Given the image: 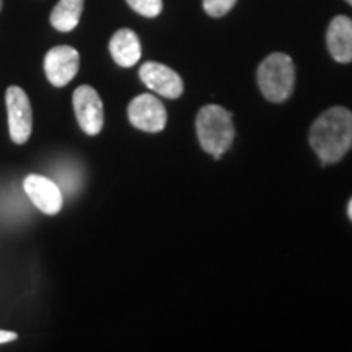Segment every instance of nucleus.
Listing matches in <instances>:
<instances>
[{
  "instance_id": "17",
  "label": "nucleus",
  "mask_w": 352,
  "mask_h": 352,
  "mask_svg": "<svg viewBox=\"0 0 352 352\" xmlns=\"http://www.w3.org/2000/svg\"><path fill=\"white\" fill-rule=\"evenodd\" d=\"M2 7H3V0H0V12H2Z\"/></svg>"
},
{
  "instance_id": "8",
  "label": "nucleus",
  "mask_w": 352,
  "mask_h": 352,
  "mask_svg": "<svg viewBox=\"0 0 352 352\" xmlns=\"http://www.w3.org/2000/svg\"><path fill=\"white\" fill-rule=\"evenodd\" d=\"M139 77L144 85L164 98H179L184 90L182 77L160 63H145L139 70Z\"/></svg>"
},
{
  "instance_id": "9",
  "label": "nucleus",
  "mask_w": 352,
  "mask_h": 352,
  "mask_svg": "<svg viewBox=\"0 0 352 352\" xmlns=\"http://www.w3.org/2000/svg\"><path fill=\"white\" fill-rule=\"evenodd\" d=\"M26 196L46 215H56L63 209V192L52 179L41 175H28L23 182Z\"/></svg>"
},
{
  "instance_id": "3",
  "label": "nucleus",
  "mask_w": 352,
  "mask_h": 352,
  "mask_svg": "<svg viewBox=\"0 0 352 352\" xmlns=\"http://www.w3.org/2000/svg\"><path fill=\"white\" fill-rule=\"evenodd\" d=\"M258 85L264 98L283 103L290 98L296 85V67L292 59L283 52L267 56L258 67Z\"/></svg>"
},
{
  "instance_id": "1",
  "label": "nucleus",
  "mask_w": 352,
  "mask_h": 352,
  "mask_svg": "<svg viewBox=\"0 0 352 352\" xmlns=\"http://www.w3.org/2000/svg\"><path fill=\"white\" fill-rule=\"evenodd\" d=\"M310 145L321 165L338 164L352 147V113L347 108H329L314 122Z\"/></svg>"
},
{
  "instance_id": "4",
  "label": "nucleus",
  "mask_w": 352,
  "mask_h": 352,
  "mask_svg": "<svg viewBox=\"0 0 352 352\" xmlns=\"http://www.w3.org/2000/svg\"><path fill=\"white\" fill-rule=\"evenodd\" d=\"M8 131L15 144H26L33 131V111L28 95L23 88L10 85L6 91Z\"/></svg>"
},
{
  "instance_id": "13",
  "label": "nucleus",
  "mask_w": 352,
  "mask_h": 352,
  "mask_svg": "<svg viewBox=\"0 0 352 352\" xmlns=\"http://www.w3.org/2000/svg\"><path fill=\"white\" fill-rule=\"evenodd\" d=\"M126 2L132 10L138 12L139 15L147 16V19H155L164 10L162 0H126Z\"/></svg>"
},
{
  "instance_id": "2",
  "label": "nucleus",
  "mask_w": 352,
  "mask_h": 352,
  "mask_svg": "<svg viewBox=\"0 0 352 352\" xmlns=\"http://www.w3.org/2000/svg\"><path fill=\"white\" fill-rule=\"evenodd\" d=\"M196 132L202 148L219 160L235 139L232 114L217 104H208L197 113Z\"/></svg>"
},
{
  "instance_id": "14",
  "label": "nucleus",
  "mask_w": 352,
  "mask_h": 352,
  "mask_svg": "<svg viewBox=\"0 0 352 352\" xmlns=\"http://www.w3.org/2000/svg\"><path fill=\"white\" fill-rule=\"evenodd\" d=\"M235 3L236 0H202V7H204L206 13L214 19L227 15L235 7Z\"/></svg>"
},
{
  "instance_id": "5",
  "label": "nucleus",
  "mask_w": 352,
  "mask_h": 352,
  "mask_svg": "<svg viewBox=\"0 0 352 352\" xmlns=\"http://www.w3.org/2000/svg\"><path fill=\"white\" fill-rule=\"evenodd\" d=\"M72 103L80 129L87 135H98L104 124V109L98 91L90 85H80L74 91Z\"/></svg>"
},
{
  "instance_id": "12",
  "label": "nucleus",
  "mask_w": 352,
  "mask_h": 352,
  "mask_svg": "<svg viewBox=\"0 0 352 352\" xmlns=\"http://www.w3.org/2000/svg\"><path fill=\"white\" fill-rule=\"evenodd\" d=\"M83 12V0H59L52 8L50 21L52 28L60 33H69L77 28Z\"/></svg>"
},
{
  "instance_id": "16",
  "label": "nucleus",
  "mask_w": 352,
  "mask_h": 352,
  "mask_svg": "<svg viewBox=\"0 0 352 352\" xmlns=\"http://www.w3.org/2000/svg\"><path fill=\"white\" fill-rule=\"evenodd\" d=\"M347 215H349V219L352 220V199L349 201V206H347Z\"/></svg>"
},
{
  "instance_id": "11",
  "label": "nucleus",
  "mask_w": 352,
  "mask_h": 352,
  "mask_svg": "<svg viewBox=\"0 0 352 352\" xmlns=\"http://www.w3.org/2000/svg\"><path fill=\"white\" fill-rule=\"evenodd\" d=\"M109 52L113 60L121 67H132L139 63L142 56L139 36L129 28L118 30L109 39Z\"/></svg>"
},
{
  "instance_id": "18",
  "label": "nucleus",
  "mask_w": 352,
  "mask_h": 352,
  "mask_svg": "<svg viewBox=\"0 0 352 352\" xmlns=\"http://www.w3.org/2000/svg\"><path fill=\"white\" fill-rule=\"evenodd\" d=\"M346 2H347V3H349V6H352V0H346Z\"/></svg>"
},
{
  "instance_id": "7",
  "label": "nucleus",
  "mask_w": 352,
  "mask_h": 352,
  "mask_svg": "<svg viewBox=\"0 0 352 352\" xmlns=\"http://www.w3.org/2000/svg\"><path fill=\"white\" fill-rule=\"evenodd\" d=\"M131 124L144 132H160L166 126V111L157 96L144 94L135 96L127 108Z\"/></svg>"
},
{
  "instance_id": "15",
  "label": "nucleus",
  "mask_w": 352,
  "mask_h": 352,
  "mask_svg": "<svg viewBox=\"0 0 352 352\" xmlns=\"http://www.w3.org/2000/svg\"><path fill=\"white\" fill-rule=\"evenodd\" d=\"M15 340H16V333L3 331V329H0V344H6V342H12Z\"/></svg>"
},
{
  "instance_id": "10",
  "label": "nucleus",
  "mask_w": 352,
  "mask_h": 352,
  "mask_svg": "<svg viewBox=\"0 0 352 352\" xmlns=\"http://www.w3.org/2000/svg\"><path fill=\"white\" fill-rule=\"evenodd\" d=\"M327 44L336 63H352V20L349 16H334L328 26Z\"/></svg>"
},
{
  "instance_id": "6",
  "label": "nucleus",
  "mask_w": 352,
  "mask_h": 352,
  "mask_svg": "<svg viewBox=\"0 0 352 352\" xmlns=\"http://www.w3.org/2000/svg\"><path fill=\"white\" fill-rule=\"evenodd\" d=\"M78 67H80V54L76 47L67 44L52 47L44 56V74L54 87L60 88L72 82L77 76Z\"/></svg>"
}]
</instances>
